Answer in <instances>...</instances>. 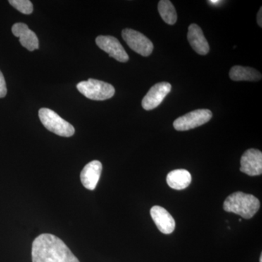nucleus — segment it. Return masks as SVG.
I'll return each mask as SVG.
<instances>
[{"mask_svg": "<svg viewBox=\"0 0 262 262\" xmlns=\"http://www.w3.org/2000/svg\"><path fill=\"white\" fill-rule=\"evenodd\" d=\"M32 257V262H80L62 239L48 233L33 241Z\"/></svg>", "mask_w": 262, "mask_h": 262, "instance_id": "f257e3e1", "label": "nucleus"}, {"mask_svg": "<svg viewBox=\"0 0 262 262\" xmlns=\"http://www.w3.org/2000/svg\"><path fill=\"white\" fill-rule=\"evenodd\" d=\"M259 208L260 202L257 198L242 192L232 193L224 202L225 211L239 215L246 220L252 218Z\"/></svg>", "mask_w": 262, "mask_h": 262, "instance_id": "f03ea898", "label": "nucleus"}, {"mask_svg": "<svg viewBox=\"0 0 262 262\" xmlns=\"http://www.w3.org/2000/svg\"><path fill=\"white\" fill-rule=\"evenodd\" d=\"M39 117L42 125L56 135L70 137L75 134V129L73 125L50 108H40L39 110Z\"/></svg>", "mask_w": 262, "mask_h": 262, "instance_id": "7ed1b4c3", "label": "nucleus"}, {"mask_svg": "<svg viewBox=\"0 0 262 262\" xmlns=\"http://www.w3.org/2000/svg\"><path fill=\"white\" fill-rule=\"evenodd\" d=\"M77 89L86 98L95 101L110 99L115 94V88L111 84L95 79L79 82Z\"/></svg>", "mask_w": 262, "mask_h": 262, "instance_id": "20e7f679", "label": "nucleus"}, {"mask_svg": "<svg viewBox=\"0 0 262 262\" xmlns=\"http://www.w3.org/2000/svg\"><path fill=\"white\" fill-rule=\"evenodd\" d=\"M213 117L211 110H196L183 115L173 122V127L178 131L195 128L209 122Z\"/></svg>", "mask_w": 262, "mask_h": 262, "instance_id": "39448f33", "label": "nucleus"}, {"mask_svg": "<svg viewBox=\"0 0 262 262\" xmlns=\"http://www.w3.org/2000/svg\"><path fill=\"white\" fill-rule=\"evenodd\" d=\"M122 37L127 46L141 56H149L152 53L154 49L152 42L141 32L134 29H125L122 30Z\"/></svg>", "mask_w": 262, "mask_h": 262, "instance_id": "423d86ee", "label": "nucleus"}, {"mask_svg": "<svg viewBox=\"0 0 262 262\" xmlns=\"http://www.w3.org/2000/svg\"><path fill=\"white\" fill-rule=\"evenodd\" d=\"M96 42L98 48L107 53L110 57L117 61L122 63L128 61V55L117 38L113 36H98L96 37Z\"/></svg>", "mask_w": 262, "mask_h": 262, "instance_id": "0eeeda50", "label": "nucleus"}, {"mask_svg": "<svg viewBox=\"0 0 262 262\" xmlns=\"http://www.w3.org/2000/svg\"><path fill=\"white\" fill-rule=\"evenodd\" d=\"M170 91L171 84L168 82H162L155 84L143 98L141 102L142 107L147 111L158 107Z\"/></svg>", "mask_w": 262, "mask_h": 262, "instance_id": "6e6552de", "label": "nucleus"}, {"mask_svg": "<svg viewBox=\"0 0 262 262\" xmlns=\"http://www.w3.org/2000/svg\"><path fill=\"white\" fill-rule=\"evenodd\" d=\"M242 173L248 176H259L262 173V152L260 150L249 149L245 151L241 160Z\"/></svg>", "mask_w": 262, "mask_h": 262, "instance_id": "1a4fd4ad", "label": "nucleus"}, {"mask_svg": "<svg viewBox=\"0 0 262 262\" xmlns=\"http://www.w3.org/2000/svg\"><path fill=\"white\" fill-rule=\"evenodd\" d=\"M150 215L162 233L168 234L173 232L175 220L166 209L159 206H153L150 210Z\"/></svg>", "mask_w": 262, "mask_h": 262, "instance_id": "9d476101", "label": "nucleus"}, {"mask_svg": "<svg viewBox=\"0 0 262 262\" xmlns=\"http://www.w3.org/2000/svg\"><path fill=\"white\" fill-rule=\"evenodd\" d=\"M102 164L98 160H93L88 163L80 173L82 185L89 190H94L102 172Z\"/></svg>", "mask_w": 262, "mask_h": 262, "instance_id": "9b49d317", "label": "nucleus"}, {"mask_svg": "<svg viewBox=\"0 0 262 262\" xmlns=\"http://www.w3.org/2000/svg\"><path fill=\"white\" fill-rule=\"evenodd\" d=\"M12 32L19 38L20 44L29 51L39 48V40L35 33L24 23H16L12 27Z\"/></svg>", "mask_w": 262, "mask_h": 262, "instance_id": "f8f14e48", "label": "nucleus"}, {"mask_svg": "<svg viewBox=\"0 0 262 262\" xmlns=\"http://www.w3.org/2000/svg\"><path fill=\"white\" fill-rule=\"evenodd\" d=\"M187 39L196 53L202 56L208 54L210 51L209 45L199 26L195 24L189 26L188 29Z\"/></svg>", "mask_w": 262, "mask_h": 262, "instance_id": "ddd939ff", "label": "nucleus"}, {"mask_svg": "<svg viewBox=\"0 0 262 262\" xmlns=\"http://www.w3.org/2000/svg\"><path fill=\"white\" fill-rule=\"evenodd\" d=\"M168 186L176 190H182L189 187L192 182V176L185 169L172 170L166 178Z\"/></svg>", "mask_w": 262, "mask_h": 262, "instance_id": "4468645a", "label": "nucleus"}, {"mask_svg": "<svg viewBox=\"0 0 262 262\" xmlns=\"http://www.w3.org/2000/svg\"><path fill=\"white\" fill-rule=\"evenodd\" d=\"M229 77L233 81H258L261 80V75L251 67L234 66L229 71Z\"/></svg>", "mask_w": 262, "mask_h": 262, "instance_id": "2eb2a0df", "label": "nucleus"}, {"mask_svg": "<svg viewBox=\"0 0 262 262\" xmlns=\"http://www.w3.org/2000/svg\"><path fill=\"white\" fill-rule=\"evenodd\" d=\"M158 11L165 23L173 25L177 20V13L171 2L161 0L158 3Z\"/></svg>", "mask_w": 262, "mask_h": 262, "instance_id": "dca6fc26", "label": "nucleus"}, {"mask_svg": "<svg viewBox=\"0 0 262 262\" xmlns=\"http://www.w3.org/2000/svg\"><path fill=\"white\" fill-rule=\"evenodd\" d=\"M9 3L23 14H31L34 9L32 2L29 0H10Z\"/></svg>", "mask_w": 262, "mask_h": 262, "instance_id": "f3484780", "label": "nucleus"}, {"mask_svg": "<svg viewBox=\"0 0 262 262\" xmlns=\"http://www.w3.org/2000/svg\"><path fill=\"white\" fill-rule=\"evenodd\" d=\"M6 82H5V77L0 71V98H4L7 94Z\"/></svg>", "mask_w": 262, "mask_h": 262, "instance_id": "a211bd4d", "label": "nucleus"}, {"mask_svg": "<svg viewBox=\"0 0 262 262\" xmlns=\"http://www.w3.org/2000/svg\"><path fill=\"white\" fill-rule=\"evenodd\" d=\"M262 8H260L259 11H258L257 15V23L258 25L260 27H261L262 26Z\"/></svg>", "mask_w": 262, "mask_h": 262, "instance_id": "6ab92c4d", "label": "nucleus"}, {"mask_svg": "<svg viewBox=\"0 0 262 262\" xmlns=\"http://www.w3.org/2000/svg\"><path fill=\"white\" fill-rule=\"evenodd\" d=\"M208 3L211 5H219L220 3H222V1H219V0H211V1H208Z\"/></svg>", "mask_w": 262, "mask_h": 262, "instance_id": "aec40b11", "label": "nucleus"}, {"mask_svg": "<svg viewBox=\"0 0 262 262\" xmlns=\"http://www.w3.org/2000/svg\"><path fill=\"white\" fill-rule=\"evenodd\" d=\"M260 262H262V254L260 256Z\"/></svg>", "mask_w": 262, "mask_h": 262, "instance_id": "412c9836", "label": "nucleus"}]
</instances>
